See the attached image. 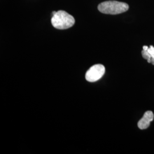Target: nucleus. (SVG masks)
Returning a JSON list of instances; mask_svg holds the SVG:
<instances>
[{"label":"nucleus","mask_w":154,"mask_h":154,"mask_svg":"<svg viewBox=\"0 0 154 154\" xmlns=\"http://www.w3.org/2000/svg\"><path fill=\"white\" fill-rule=\"evenodd\" d=\"M51 21L54 28L64 30L72 27L75 23V19L66 11H59L52 16Z\"/></svg>","instance_id":"nucleus-2"},{"label":"nucleus","mask_w":154,"mask_h":154,"mask_svg":"<svg viewBox=\"0 0 154 154\" xmlns=\"http://www.w3.org/2000/svg\"><path fill=\"white\" fill-rule=\"evenodd\" d=\"M57 13V11H53V13H52V16H53L54 14H55V13Z\"/></svg>","instance_id":"nucleus-6"},{"label":"nucleus","mask_w":154,"mask_h":154,"mask_svg":"<svg viewBox=\"0 0 154 154\" xmlns=\"http://www.w3.org/2000/svg\"><path fill=\"white\" fill-rule=\"evenodd\" d=\"M154 113L151 111H146L143 117L138 122V127L141 130L147 128L150 125V123L154 120Z\"/></svg>","instance_id":"nucleus-4"},{"label":"nucleus","mask_w":154,"mask_h":154,"mask_svg":"<svg viewBox=\"0 0 154 154\" xmlns=\"http://www.w3.org/2000/svg\"><path fill=\"white\" fill-rule=\"evenodd\" d=\"M147 51L149 52V55L151 56V59L149 62V63H152L154 65V47L152 46H150L147 48Z\"/></svg>","instance_id":"nucleus-5"},{"label":"nucleus","mask_w":154,"mask_h":154,"mask_svg":"<svg viewBox=\"0 0 154 154\" xmlns=\"http://www.w3.org/2000/svg\"><path fill=\"white\" fill-rule=\"evenodd\" d=\"M128 5L116 1H107L100 3L98 6L99 11L107 14H118L127 11Z\"/></svg>","instance_id":"nucleus-1"},{"label":"nucleus","mask_w":154,"mask_h":154,"mask_svg":"<svg viewBox=\"0 0 154 154\" xmlns=\"http://www.w3.org/2000/svg\"><path fill=\"white\" fill-rule=\"evenodd\" d=\"M105 68L100 64L95 65L91 67L86 74V79L90 82H94L99 80L103 76Z\"/></svg>","instance_id":"nucleus-3"}]
</instances>
